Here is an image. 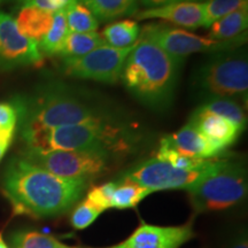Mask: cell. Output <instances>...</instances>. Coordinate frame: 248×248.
Returning a JSON list of instances; mask_svg holds the SVG:
<instances>
[{
	"label": "cell",
	"mask_w": 248,
	"mask_h": 248,
	"mask_svg": "<svg viewBox=\"0 0 248 248\" xmlns=\"http://www.w3.org/2000/svg\"><path fill=\"white\" fill-rule=\"evenodd\" d=\"M11 100L17 110L18 131L124 119L106 99L60 80H48Z\"/></svg>",
	"instance_id": "1"
},
{
	"label": "cell",
	"mask_w": 248,
	"mask_h": 248,
	"mask_svg": "<svg viewBox=\"0 0 248 248\" xmlns=\"http://www.w3.org/2000/svg\"><path fill=\"white\" fill-rule=\"evenodd\" d=\"M88 179L62 178L23 157H12L1 177V187L15 214L54 217L75 206L88 188Z\"/></svg>",
	"instance_id": "2"
},
{
	"label": "cell",
	"mask_w": 248,
	"mask_h": 248,
	"mask_svg": "<svg viewBox=\"0 0 248 248\" xmlns=\"http://www.w3.org/2000/svg\"><path fill=\"white\" fill-rule=\"evenodd\" d=\"M18 135L23 150L100 152L111 157L131 152L139 138L135 126L124 119L24 130Z\"/></svg>",
	"instance_id": "3"
},
{
	"label": "cell",
	"mask_w": 248,
	"mask_h": 248,
	"mask_svg": "<svg viewBox=\"0 0 248 248\" xmlns=\"http://www.w3.org/2000/svg\"><path fill=\"white\" fill-rule=\"evenodd\" d=\"M182 63L140 35L126 58L121 78L140 104L162 111L171 106L175 98Z\"/></svg>",
	"instance_id": "4"
},
{
	"label": "cell",
	"mask_w": 248,
	"mask_h": 248,
	"mask_svg": "<svg viewBox=\"0 0 248 248\" xmlns=\"http://www.w3.org/2000/svg\"><path fill=\"white\" fill-rule=\"evenodd\" d=\"M198 92L206 99L228 98L247 104L248 59L241 47L213 53L194 77Z\"/></svg>",
	"instance_id": "5"
},
{
	"label": "cell",
	"mask_w": 248,
	"mask_h": 248,
	"mask_svg": "<svg viewBox=\"0 0 248 248\" xmlns=\"http://www.w3.org/2000/svg\"><path fill=\"white\" fill-rule=\"evenodd\" d=\"M247 185L243 161L219 159L213 172L187 192L194 213L202 214L239 204L246 198Z\"/></svg>",
	"instance_id": "6"
},
{
	"label": "cell",
	"mask_w": 248,
	"mask_h": 248,
	"mask_svg": "<svg viewBox=\"0 0 248 248\" xmlns=\"http://www.w3.org/2000/svg\"><path fill=\"white\" fill-rule=\"evenodd\" d=\"M21 157L62 178L88 179L104 175L114 157L100 152L22 150Z\"/></svg>",
	"instance_id": "7"
},
{
	"label": "cell",
	"mask_w": 248,
	"mask_h": 248,
	"mask_svg": "<svg viewBox=\"0 0 248 248\" xmlns=\"http://www.w3.org/2000/svg\"><path fill=\"white\" fill-rule=\"evenodd\" d=\"M218 157L198 169H178L157 159H150L123 173L122 178L144 186L152 192L166 190H186L200 183L213 172Z\"/></svg>",
	"instance_id": "8"
},
{
	"label": "cell",
	"mask_w": 248,
	"mask_h": 248,
	"mask_svg": "<svg viewBox=\"0 0 248 248\" xmlns=\"http://www.w3.org/2000/svg\"><path fill=\"white\" fill-rule=\"evenodd\" d=\"M141 36L147 37L159 45L163 51L177 60L184 61L186 58L195 53H217L222 51H231L239 48L247 39L222 42L208 37L198 36L188 31L164 26L162 23L147 24L141 30Z\"/></svg>",
	"instance_id": "9"
},
{
	"label": "cell",
	"mask_w": 248,
	"mask_h": 248,
	"mask_svg": "<svg viewBox=\"0 0 248 248\" xmlns=\"http://www.w3.org/2000/svg\"><path fill=\"white\" fill-rule=\"evenodd\" d=\"M133 47L135 45L125 48L99 46L82 57L63 58L60 69L69 77L115 84L121 79L124 63Z\"/></svg>",
	"instance_id": "10"
},
{
	"label": "cell",
	"mask_w": 248,
	"mask_h": 248,
	"mask_svg": "<svg viewBox=\"0 0 248 248\" xmlns=\"http://www.w3.org/2000/svg\"><path fill=\"white\" fill-rule=\"evenodd\" d=\"M43 60L38 45L20 32L13 16L0 11V69L38 67Z\"/></svg>",
	"instance_id": "11"
},
{
	"label": "cell",
	"mask_w": 248,
	"mask_h": 248,
	"mask_svg": "<svg viewBox=\"0 0 248 248\" xmlns=\"http://www.w3.org/2000/svg\"><path fill=\"white\" fill-rule=\"evenodd\" d=\"M193 235L191 224L160 226L141 223L122 243L105 248H181Z\"/></svg>",
	"instance_id": "12"
},
{
	"label": "cell",
	"mask_w": 248,
	"mask_h": 248,
	"mask_svg": "<svg viewBox=\"0 0 248 248\" xmlns=\"http://www.w3.org/2000/svg\"><path fill=\"white\" fill-rule=\"evenodd\" d=\"M188 122L193 124L203 137L223 153L237 141L244 131L232 121L204 110L201 107H198L192 113Z\"/></svg>",
	"instance_id": "13"
},
{
	"label": "cell",
	"mask_w": 248,
	"mask_h": 248,
	"mask_svg": "<svg viewBox=\"0 0 248 248\" xmlns=\"http://www.w3.org/2000/svg\"><path fill=\"white\" fill-rule=\"evenodd\" d=\"M135 17L137 20L160 18L166 22L194 30L202 27L203 24L202 2L176 1L161 7L147 8L137 12Z\"/></svg>",
	"instance_id": "14"
},
{
	"label": "cell",
	"mask_w": 248,
	"mask_h": 248,
	"mask_svg": "<svg viewBox=\"0 0 248 248\" xmlns=\"http://www.w3.org/2000/svg\"><path fill=\"white\" fill-rule=\"evenodd\" d=\"M162 139L178 153L194 159L212 160L223 154V152L214 146L190 122L186 123L177 132Z\"/></svg>",
	"instance_id": "15"
},
{
	"label": "cell",
	"mask_w": 248,
	"mask_h": 248,
	"mask_svg": "<svg viewBox=\"0 0 248 248\" xmlns=\"http://www.w3.org/2000/svg\"><path fill=\"white\" fill-rule=\"evenodd\" d=\"M14 20L20 32L38 45L51 29L53 13L35 6H18L17 15Z\"/></svg>",
	"instance_id": "16"
},
{
	"label": "cell",
	"mask_w": 248,
	"mask_h": 248,
	"mask_svg": "<svg viewBox=\"0 0 248 248\" xmlns=\"http://www.w3.org/2000/svg\"><path fill=\"white\" fill-rule=\"evenodd\" d=\"M248 7H244L226 15L209 27L208 38L222 42L247 39Z\"/></svg>",
	"instance_id": "17"
},
{
	"label": "cell",
	"mask_w": 248,
	"mask_h": 248,
	"mask_svg": "<svg viewBox=\"0 0 248 248\" xmlns=\"http://www.w3.org/2000/svg\"><path fill=\"white\" fill-rule=\"evenodd\" d=\"M97 20L111 21L135 15L138 12V0H79Z\"/></svg>",
	"instance_id": "18"
},
{
	"label": "cell",
	"mask_w": 248,
	"mask_h": 248,
	"mask_svg": "<svg viewBox=\"0 0 248 248\" xmlns=\"http://www.w3.org/2000/svg\"><path fill=\"white\" fill-rule=\"evenodd\" d=\"M139 36L140 28L136 21L132 20H122L108 24L100 33L105 45L115 48H125L135 45Z\"/></svg>",
	"instance_id": "19"
},
{
	"label": "cell",
	"mask_w": 248,
	"mask_h": 248,
	"mask_svg": "<svg viewBox=\"0 0 248 248\" xmlns=\"http://www.w3.org/2000/svg\"><path fill=\"white\" fill-rule=\"evenodd\" d=\"M153 193L151 190L129 179L121 178L111 197L110 208L130 209L140 203L145 198Z\"/></svg>",
	"instance_id": "20"
},
{
	"label": "cell",
	"mask_w": 248,
	"mask_h": 248,
	"mask_svg": "<svg viewBox=\"0 0 248 248\" xmlns=\"http://www.w3.org/2000/svg\"><path fill=\"white\" fill-rule=\"evenodd\" d=\"M68 33L69 31H68L64 11L57 12L53 14V23H52L51 29L38 44L40 53L48 55V57L60 55Z\"/></svg>",
	"instance_id": "21"
},
{
	"label": "cell",
	"mask_w": 248,
	"mask_h": 248,
	"mask_svg": "<svg viewBox=\"0 0 248 248\" xmlns=\"http://www.w3.org/2000/svg\"><path fill=\"white\" fill-rule=\"evenodd\" d=\"M200 107L204 110L232 121L240 129H246L247 115L244 108L245 106L239 101L228 98H212L207 99Z\"/></svg>",
	"instance_id": "22"
},
{
	"label": "cell",
	"mask_w": 248,
	"mask_h": 248,
	"mask_svg": "<svg viewBox=\"0 0 248 248\" xmlns=\"http://www.w3.org/2000/svg\"><path fill=\"white\" fill-rule=\"evenodd\" d=\"M105 45L100 33L97 32H69L60 57L63 58H77L90 53L99 46Z\"/></svg>",
	"instance_id": "23"
},
{
	"label": "cell",
	"mask_w": 248,
	"mask_h": 248,
	"mask_svg": "<svg viewBox=\"0 0 248 248\" xmlns=\"http://www.w3.org/2000/svg\"><path fill=\"white\" fill-rule=\"evenodd\" d=\"M64 14L69 32H95L98 29L99 21L80 1L69 6Z\"/></svg>",
	"instance_id": "24"
},
{
	"label": "cell",
	"mask_w": 248,
	"mask_h": 248,
	"mask_svg": "<svg viewBox=\"0 0 248 248\" xmlns=\"http://www.w3.org/2000/svg\"><path fill=\"white\" fill-rule=\"evenodd\" d=\"M244 7H248V0H207L202 2V27L209 28L219 18Z\"/></svg>",
	"instance_id": "25"
},
{
	"label": "cell",
	"mask_w": 248,
	"mask_h": 248,
	"mask_svg": "<svg viewBox=\"0 0 248 248\" xmlns=\"http://www.w3.org/2000/svg\"><path fill=\"white\" fill-rule=\"evenodd\" d=\"M14 248H67L57 238L38 231H16L11 237Z\"/></svg>",
	"instance_id": "26"
},
{
	"label": "cell",
	"mask_w": 248,
	"mask_h": 248,
	"mask_svg": "<svg viewBox=\"0 0 248 248\" xmlns=\"http://www.w3.org/2000/svg\"><path fill=\"white\" fill-rule=\"evenodd\" d=\"M155 159L163 161L171 164L172 167L178 169H198L202 168V167L208 164L210 161L214 160H200V159H194V157L185 156L181 153H178L177 151L173 150L172 147H170L163 139H161L160 141V147L157 150V154Z\"/></svg>",
	"instance_id": "27"
},
{
	"label": "cell",
	"mask_w": 248,
	"mask_h": 248,
	"mask_svg": "<svg viewBox=\"0 0 248 248\" xmlns=\"http://www.w3.org/2000/svg\"><path fill=\"white\" fill-rule=\"evenodd\" d=\"M105 210L90 202L88 199L77 204L70 216V223L76 230H84L92 224Z\"/></svg>",
	"instance_id": "28"
},
{
	"label": "cell",
	"mask_w": 248,
	"mask_h": 248,
	"mask_svg": "<svg viewBox=\"0 0 248 248\" xmlns=\"http://www.w3.org/2000/svg\"><path fill=\"white\" fill-rule=\"evenodd\" d=\"M116 186L117 182H109L102 185L94 186L88 192L86 199L102 210L110 209L111 197H113Z\"/></svg>",
	"instance_id": "29"
},
{
	"label": "cell",
	"mask_w": 248,
	"mask_h": 248,
	"mask_svg": "<svg viewBox=\"0 0 248 248\" xmlns=\"http://www.w3.org/2000/svg\"><path fill=\"white\" fill-rule=\"evenodd\" d=\"M16 1L17 6H35V7L42 8L54 14L57 12L66 11L69 6L79 1V0H16Z\"/></svg>",
	"instance_id": "30"
},
{
	"label": "cell",
	"mask_w": 248,
	"mask_h": 248,
	"mask_svg": "<svg viewBox=\"0 0 248 248\" xmlns=\"http://www.w3.org/2000/svg\"><path fill=\"white\" fill-rule=\"evenodd\" d=\"M17 128V110L13 101L0 102V129L14 130Z\"/></svg>",
	"instance_id": "31"
},
{
	"label": "cell",
	"mask_w": 248,
	"mask_h": 248,
	"mask_svg": "<svg viewBox=\"0 0 248 248\" xmlns=\"http://www.w3.org/2000/svg\"><path fill=\"white\" fill-rule=\"evenodd\" d=\"M225 248H248L246 233L241 232V233L235 235Z\"/></svg>",
	"instance_id": "32"
},
{
	"label": "cell",
	"mask_w": 248,
	"mask_h": 248,
	"mask_svg": "<svg viewBox=\"0 0 248 248\" xmlns=\"http://www.w3.org/2000/svg\"><path fill=\"white\" fill-rule=\"evenodd\" d=\"M14 130L0 129V145H8V146H11L12 141L14 139Z\"/></svg>",
	"instance_id": "33"
},
{
	"label": "cell",
	"mask_w": 248,
	"mask_h": 248,
	"mask_svg": "<svg viewBox=\"0 0 248 248\" xmlns=\"http://www.w3.org/2000/svg\"><path fill=\"white\" fill-rule=\"evenodd\" d=\"M139 1L150 8H156L161 7V6L171 4V2H176L175 0H139Z\"/></svg>",
	"instance_id": "34"
},
{
	"label": "cell",
	"mask_w": 248,
	"mask_h": 248,
	"mask_svg": "<svg viewBox=\"0 0 248 248\" xmlns=\"http://www.w3.org/2000/svg\"><path fill=\"white\" fill-rule=\"evenodd\" d=\"M9 148L8 145H0V161L2 160V157H4V155L6 154V152Z\"/></svg>",
	"instance_id": "35"
},
{
	"label": "cell",
	"mask_w": 248,
	"mask_h": 248,
	"mask_svg": "<svg viewBox=\"0 0 248 248\" xmlns=\"http://www.w3.org/2000/svg\"><path fill=\"white\" fill-rule=\"evenodd\" d=\"M0 248H8L7 244H6V243H5V240L2 239V235H1V233H0Z\"/></svg>",
	"instance_id": "36"
},
{
	"label": "cell",
	"mask_w": 248,
	"mask_h": 248,
	"mask_svg": "<svg viewBox=\"0 0 248 248\" xmlns=\"http://www.w3.org/2000/svg\"><path fill=\"white\" fill-rule=\"evenodd\" d=\"M175 1H194V0H175Z\"/></svg>",
	"instance_id": "37"
},
{
	"label": "cell",
	"mask_w": 248,
	"mask_h": 248,
	"mask_svg": "<svg viewBox=\"0 0 248 248\" xmlns=\"http://www.w3.org/2000/svg\"><path fill=\"white\" fill-rule=\"evenodd\" d=\"M1 2H4V0H0V4H1Z\"/></svg>",
	"instance_id": "38"
},
{
	"label": "cell",
	"mask_w": 248,
	"mask_h": 248,
	"mask_svg": "<svg viewBox=\"0 0 248 248\" xmlns=\"http://www.w3.org/2000/svg\"><path fill=\"white\" fill-rule=\"evenodd\" d=\"M67 248H73V247H69V246H68V247H67Z\"/></svg>",
	"instance_id": "39"
}]
</instances>
